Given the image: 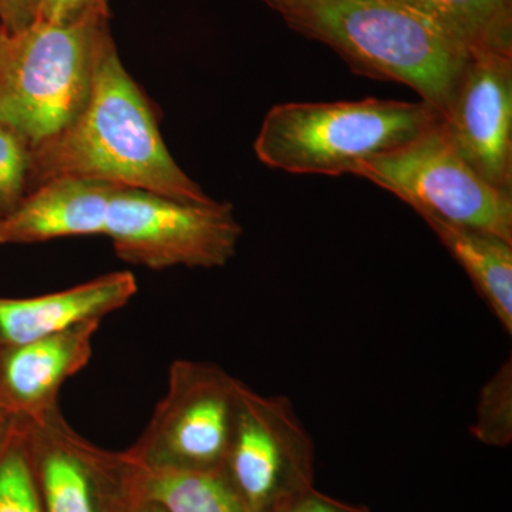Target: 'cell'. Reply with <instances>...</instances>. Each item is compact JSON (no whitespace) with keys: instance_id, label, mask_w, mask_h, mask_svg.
<instances>
[{"instance_id":"6da1fadb","label":"cell","mask_w":512,"mask_h":512,"mask_svg":"<svg viewBox=\"0 0 512 512\" xmlns=\"http://www.w3.org/2000/svg\"><path fill=\"white\" fill-rule=\"evenodd\" d=\"M59 177L93 178L178 201H212L171 157L153 106L128 74L111 36L79 116L30 150L26 194Z\"/></svg>"},{"instance_id":"7a4b0ae2","label":"cell","mask_w":512,"mask_h":512,"mask_svg":"<svg viewBox=\"0 0 512 512\" xmlns=\"http://www.w3.org/2000/svg\"><path fill=\"white\" fill-rule=\"evenodd\" d=\"M299 35L329 46L360 76L410 87L446 113L470 59L464 47L394 0H261Z\"/></svg>"},{"instance_id":"3957f363","label":"cell","mask_w":512,"mask_h":512,"mask_svg":"<svg viewBox=\"0 0 512 512\" xmlns=\"http://www.w3.org/2000/svg\"><path fill=\"white\" fill-rule=\"evenodd\" d=\"M424 101L369 99L276 104L266 113L254 151L266 167L299 175L355 173L439 123Z\"/></svg>"},{"instance_id":"277c9868","label":"cell","mask_w":512,"mask_h":512,"mask_svg":"<svg viewBox=\"0 0 512 512\" xmlns=\"http://www.w3.org/2000/svg\"><path fill=\"white\" fill-rule=\"evenodd\" d=\"M109 9L72 22L37 19L0 42V123L33 150L72 124L92 92L110 37Z\"/></svg>"},{"instance_id":"5b68a950","label":"cell","mask_w":512,"mask_h":512,"mask_svg":"<svg viewBox=\"0 0 512 512\" xmlns=\"http://www.w3.org/2000/svg\"><path fill=\"white\" fill-rule=\"evenodd\" d=\"M104 235L119 258L154 271L221 268L237 252L242 227L229 202H185L141 188L111 197Z\"/></svg>"},{"instance_id":"8992f818","label":"cell","mask_w":512,"mask_h":512,"mask_svg":"<svg viewBox=\"0 0 512 512\" xmlns=\"http://www.w3.org/2000/svg\"><path fill=\"white\" fill-rule=\"evenodd\" d=\"M356 177L396 195L421 218L480 229L512 242V194L480 177L439 123L402 148L365 161Z\"/></svg>"},{"instance_id":"52a82bcc","label":"cell","mask_w":512,"mask_h":512,"mask_svg":"<svg viewBox=\"0 0 512 512\" xmlns=\"http://www.w3.org/2000/svg\"><path fill=\"white\" fill-rule=\"evenodd\" d=\"M241 386V380L214 363L175 360L167 393L124 454L131 463L154 470H222Z\"/></svg>"},{"instance_id":"ba28073f","label":"cell","mask_w":512,"mask_h":512,"mask_svg":"<svg viewBox=\"0 0 512 512\" xmlns=\"http://www.w3.org/2000/svg\"><path fill=\"white\" fill-rule=\"evenodd\" d=\"M222 470L252 512L275 511L313 487L315 446L288 397L242 383Z\"/></svg>"},{"instance_id":"9c48e42d","label":"cell","mask_w":512,"mask_h":512,"mask_svg":"<svg viewBox=\"0 0 512 512\" xmlns=\"http://www.w3.org/2000/svg\"><path fill=\"white\" fill-rule=\"evenodd\" d=\"M23 420L43 512H123L131 495L123 453L83 439L60 407Z\"/></svg>"},{"instance_id":"30bf717a","label":"cell","mask_w":512,"mask_h":512,"mask_svg":"<svg viewBox=\"0 0 512 512\" xmlns=\"http://www.w3.org/2000/svg\"><path fill=\"white\" fill-rule=\"evenodd\" d=\"M441 128L485 183L512 194V53H471Z\"/></svg>"},{"instance_id":"8fae6325","label":"cell","mask_w":512,"mask_h":512,"mask_svg":"<svg viewBox=\"0 0 512 512\" xmlns=\"http://www.w3.org/2000/svg\"><path fill=\"white\" fill-rule=\"evenodd\" d=\"M101 320H89L23 345L0 348V400L13 416L36 420L59 407L63 384L93 355Z\"/></svg>"},{"instance_id":"7c38bea8","label":"cell","mask_w":512,"mask_h":512,"mask_svg":"<svg viewBox=\"0 0 512 512\" xmlns=\"http://www.w3.org/2000/svg\"><path fill=\"white\" fill-rule=\"evenodd\" d=\"M120 185L93 178L59 177L37 185L0 218V245L104 235L107 210Z\"/></svg>"},{"instance_id":"4fadbf2b","label":"cell","mask_w":512,"mask_h":512,"mask_svg":"<svg viewBox=\"0 0 512 512\" xmlns=\"http://www.w3.org/2000/svg\"><path fill=\"white\" fill-rule=\"evenodd\" d=\"M131 272H111L74 288L36 298H0V348L55 335L89 320H103L137 293Z\"/></svg>"},{"instance_id":"5bb4252c","label":"cell","mask_w":512,"mask_h":512,"mask_svg":"<svg viewBox=\"0 0 512 512\" xmlns=\"http://www.w3.org/2000/svg\"><path fill=\"white\" fill-rule=\"evenodd\" d=\"M441 244L466 271L478 295L508 335L512 333V242L480 229L424 217Z\"/></svg>"},{"instance_id":"9a60e30c","label":"cell","mask_w":512,"mask_h":512,"mask_svg":"<svg viewBox=\"0 0 512 512\" xmlns=\"http://www.w3.org/2000/svg\"><path fill=\"white\" fill-rule=\"evenodd\" d=\"M468 53H512V0H394Z\"/></svg>"},{"instance_id":"2e32d148","label":"cell","mask_w":512,"mask_h":512,"mask_svg":"<svg viewBox=\"0 0 512 512\" xmlns=\"http://www.w3.org/2000/svg\"><path fill=\"white\" fill-rule=\"evenodd\" d=\"M124 458L133 493L168 512H252L224 470H154L131 463L126 454Z\"/></svg>"},{"instance_id":"e0dca14e","label":"cell","mask_w":512,"mask_h":512,"mask_svg":"<svg viewBox=\"0 0 512 512\" xmlns=\"http://www.w3.org/2000/svg\"><path fill=\"white\" fill-rule=\"evenodd\" d=\"M0 512H43L26 423L18 416H13L0 448Z\"/></svg>"},{"instance_id":"ac0fdd59","label":"cell","mask_w":512,"mask_h":512,"mask_svg":"<svg viewBox=\"0 0 512 512\" xmlns=\"http://www.w3.org/2000/svg\"><path fill=\"white\" fill-rule=\"evenodd\" d=\"M470 431L485 446L507 447L512 443L511 355L481 387L476 421Z\"/></svg>"},{"instance_id":"d6986e66","label":"cell","mask_w":512,"mask_h":512,"mask_svg":"<svg viewBox=\"0 0 512 512\" xmlns=\"http://www.w3.org/2000/svg\"><path fill=\"white\" fill-rule=\"evenodd\" d=\"M30 150L12 128L0 123V218L18 207L28 191Z\"/></svg>"},{"instance_id":"ffe728a7","label":"cell","mask_w":512,"mask_h":512,"mask_svg":"<svg viewBox=\"0 0 512 512\" xmlns=\"http://www.w3.org/2000/svg\"><path fill=\"white\" fill-rule=\"evenodd\" d=\"M272 512H370L366 505L343 503L319 493L315 487L295 495Z\"/></svg>"},{"instance_id":"44dd1931","label":"cell","mask_w":512,"mask_h":512,"mask_svg":"<svg viewBox=\"0 0 512 512\" xmlns=\"http://www.w3.org/2000/svg\"><path fill=\"white\" fill-rule=\"evenodd\" d=\"M99 9H109V0H40L39 19L53 23L72 22Z\"/></svg>"},{"instance_id":"7402d4cb","label":"cell","mask_w":512,"mask_h":512,"mask_svg":"<svg viewBox=\"0 0 512 512\" xmlns=\"http://www.w3.org/2000/svg\"><path fill=\"white\" fill-rule=\"evenodd\" d=\"M40 0H0V22L5 35H15L39 19Z\"/></svg>"},{"instance_id":"603a6c76","label":"cell","mask_w":512,"mask_h":512,"mask_svg":"<svg viewBox=\"0 0 512 512\" xmlns=\"http://www.w3.org/2000/svg\"><path fill=\"white\" fill-rule=\"evenodd\" d=\"M123 512H168L163 505L154 503V501L147 500V498L140 497L134 494L131 490L130 498H128L126 507Z\"/></svg>"},{"instance_id":"cb8c5ba5","label":"cell","mask_w":512,"mask_h":512,"mask_svg":"<svg viewBox=\"0 0 512 512\" xmlns=\"http://www.w3.org/2000/svg\"><path fill=\"white\" fill-rule=\"evenodd\" d=\"M13 414L6 409L5 404L0 400V448L5 441L6 433H8L10 423H12Z\"/></svg>"},{"instance_id":"d4e9b609","label":"cell","mask_w":512,"mask_h":512,"mask_svg":"<svg viewBox=\"0 0 512 512\" xmlns=\"http://www.w3.org/2000/svg\"><path fill=\"white\" fill-rule=\"evenodd\" d=\"M3 36H5V30H3L2 22H0V42H2Z\"/></svg>"}]
</instances>
